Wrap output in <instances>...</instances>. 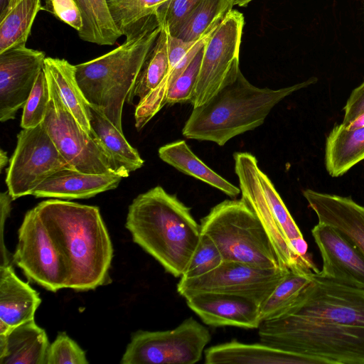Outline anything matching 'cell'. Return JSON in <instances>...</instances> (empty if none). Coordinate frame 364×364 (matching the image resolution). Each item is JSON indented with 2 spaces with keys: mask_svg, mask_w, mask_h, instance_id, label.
Instances as JSON below:
<instances>
[{
  "mask_svg": "<svg viewBox=\"0 0 364 364\" xmlns=\"http://www.w3.org/2000/svg\"><path fill=\"white\" fill-rule=\"evenodd\" d=\"M257 329L259 342L320 364H364V289L314 272L297 299Z\"/></svg>",
  "mask_w": 364,
  "mask_h": 364,
  "instance_id": "obj_1",
  "label": "cell"
},
{
  "mask_svg": "<svg viewBox=\"0 0 364 364\" xmlns=\"http://www.w3.org/2000/svg\"><path fill=\"white\" fill-rule=\"evenodd\" d=\"M36 208L58 242L69 288L87 291L109 283L113 247L99 208L58 199Z\"/></svg>",
  "mask_w": 364,
  "mask_h": 364,
  "instance_id": "obj_2",
  "label": "cell"
},
{
  "mask_svg": "<svg viewBox=\"0 0 364 364\" xmlns=\"http://www.w3.org/2000/svg\"><path fill=\"white\" fill-rule=\"evenodd\" d=\"M125 226L133 241L175 277L183 276L202 235L191 208L160 186L133 200Z\"/></svg>",
  "mask_w": 364,
  "mask_h": 364,
  "instance_id": "obj_3",
  "label": "cell"
},
{
  "mask_svg": "<svg viewBox=\"0 0 364 364\" xmlns=\"http://www.w3.org/2000/svg\"><path fill=\"white\" fill-rule=\"evenodd\" d=\"M317 80L311 77L278 90L261 88L252 85L239 68L208 101L193 107L182 134L188 139L223 146L233 137L262 125L279 102Z\"/></svg>",
  "mask_w": 364,
  "mask_h": 364,
  "instance_id": "obj_4",
  "label": "cell"
},
{
  "mask_svg": "<svg viewBox=\"0 0 364 364\" xmlns=\"http://www.w3.org/2000/svg\"><path fill=\"white\" fill-rule=\"evenodd\" d=\"M161 31L156 15L149 16L124 34L119 46L75 65L77 83L90 106L122 132L124 102Z\"/></svg>",
  "mask_w": 364,
  "mask_h": 364,
  "instance_id": "obj_5",
  "label": "cell"
},
{
  "mask_svg": "<svg viewBox=\"0 0 364 364\" xmlns=\"http://www.w3.org/2000/svg\"><path fill=\"white\" fill-rule=\"evenodd\" d=\"M224 261H235L262 269H279L269 238L259 218L241 198L225 200L200 220Z\"/></svg>",
  "mask_w": 364,
  "mask_h": 364,
  "instance_id": "obj_6",
  "label": "cell"
},
{
  "mask_svg": "<svg viewBox=\"0 0 364 364\" xmlns=\"http://www.w3.org/2000/svg\"><path fill=\"white\" fill-rule=\"evenodd\" d=\"M44 72L48 81L50 100L43 124L65 161L78 171L128 177L129 174L119 168L102 143L80 125L60 97L52 77Z\"/></svg>",
  "mask_w": 364,
  "mask_h": 364,
  "instance_id": "obj_7",
  "label": "cell"
},
{
  "mask_svg": "<svg viewBox=\"0 0 364 364\" xmlns=\"http://www.w3.org/2000/svg\"><path fill=\"white\" fill-rule=\"evenodd\" d=\"M12 261L29 280L48 291L69 288L70 276L58 242L36 207L26 213L19 228Z\"/></svg>",
  "mask_w": 364,
  "mask_h": 364,
  "instance_id": "obj_8",
  "label": "cell"
},
{
  "mask_svg": "<svg viewBox=\"0 0 364 364\" xmlns=\"http://www.w3.org/2000/svg\"><path fill=\"white\" fill-rule=\"evenodd\" d=\"M210 339L208 329L189 317L172 330L136 332L120 363L193 364L200 360Z\"/></svg>",
  "mask_w": 364,
  "mask_h": 364,
  "instance_id": "obj_9",
  "label": "cell"
},
{
  "mask_svg": "<svg viewBox=\"0 0 364 364\" xmlns=\"http://www.w3.org/2000/svg\"><path fill=\"white\" fill-rule=\"evenodd\" d=\"M73 169L61 155L46 130L38 126L22 129L9 159L6 183L14 200L32 195L45 179L58 171Z\"/></svg>",
  "mask_w": 364,
  "mask_h": 364,
  "instance_id": "obj_10",
  "label": "cell"
},
{
  "mask_svg": "<svg viewBox=\"0 0 364 364\" xmlns=\"http://www.w3.org/2000/svg\"><path fill=\"white\" fill-rule=\"evenodd\" d=\"M288 271L223 261L203 276L181 277L177 291L185 299L200 293L234 294L252 299L262 305Z\"/></svg>",
  "mask_w": 364,
  "mask_h": 364,
  "instance_id": "obj_11",
  "label": "cell"
},
{
  "mask_svg": "<svg viewBox=\"0 0 364 364\" xmlns=\"http://www.w3.org/2000/svg\"><path fill=\"white\" fill-rule=\"evenodd\" d=\"M243 14L230 10L206 42L195 88L193 107L208 101L239 69Z\"/></svg>",
  "mask_w": 364,
  "mask_h": 364,
  "instance_id": "obj_12",
  "label": "cell"
},
{
  "mask_svg": "<svg viewBox=\"0 0 364 364\" xmlns=\"http://www.w3.org/2000/svg\"><path fill=\"white\" fill-rule=\"evenodd\" d=\"M233 157L235 171L242 193L241 198L261 222L272 243L280 269L318 272L319 269L310 256L301 257L294 251L277 225L259 179V168L255 156L247 152H236Z\"/></svg>",
  "mask_w": 364,
  "mask_h": 364,
  "instance_id": "obj_13",
  "label": "cell"
},
{
  "mask_svg": "<svg viewBox=\"0 0 364 364\" xmlns=\"http://www.w3.org/2000/svg\"><path fill=\"white\" fill-rule=\"evenodd\" d=\"M42 51L26 46L0 53V121L14 119L23 108L46 59Z\"/></svg>",
  "mask_w": 364,
  "mask_h": 364,
  "instance_id": "obj_14",
  "label": "cell"
},
{
  "mask_svg": "<svg viewBox=\"0 0 364 364\" xmlns=\"http://www.w3.org/2000/svg\"><path fill=\"white\" fill-rule=\"evenodd\" d=\"M322 259L318 275L364 289V255L333 227L318 223L311 230Z\"/></svg>",
  "mask_w": 364,
  "mask_h": 364,
  "instance_id": "obj_15",
  "label": "cell"
},
{
  "mask_svg": "<svg viewBox=\"0 0 364 364\" xmlns=\"http://www.w3.org/2000/svg\"><path fill=\"white\" fill-rule=\"evenodd\" d=\"M188 306L206 325L258 328L260 306L256 301L238 295L200 293L186 298Z\"/></svg>",
  "mask_w": 364,
  "mask_h": 364,
  "instance_id": "obj_16",
  "label": "cell"
},
{
  "mask_svg": "<svg viewBox=\"0 0 364 364\" xmlns=\"http://www.w3.org/2000/svg\"><path fill=\"white\" fill-rule=\"evenodd\" d=\"M303 195L318 223L337 230L364 255V206L350 197L311 189L304 191Z\"/></svg>",
  "mask_w": 364,
  "mask_h": 364,
  "instance_id": "obj_17",
  "label": "cell"
},
{
  "mask_svg": "<svg viewBox=\"0 0 364 364\" xmlns=\"http://www.w3.org/2000/svg\"><path fill=\"white\" fill-rule=\"evenodd\" d=\"M124 177L114 173H88L62 169L45 179L33 192L36 198H88L116 188Z\"/></svg>",
  "mask_w": 364,
  "mask_h": 364,
  "instance_id": "obj_18",
  "label": "cell"
},
{
  "mask_svg": "<svg viewBox=\"0 0 364 364\" xmlns=\"http://www.w3.org/2000/svg\"><path fill=\"white\" fill-rule=\"evenodd\" d=\"M38 293L19 279L11 264L0 265V334L34 319Z\"/></svg>",
  "mask_w": 364,
  "mask_h": 364,
  "instance_id": "obj_19",
  "label": "cell"
},
{
  "mask_svg": "<svg viewBox=\"0 0 364 364\" xmlns=\"http://www.w3.org/2000/svg\"><path fill=\"white\" fill-rule=\"evenodd\" d=\"M205 363L320 364L311 358L293 353L259 342L247 344L232 340L207 348Z\"/></svg>",
  "mask_w": 364,
  "mask_h": 364,
  "instance_id": "obj_20",
  "label": "cell"
},
{
  "mask_svg": "<svg viewBox=\"0 0 364 364\" xmlns=\"http://www.w3.org/2000/svg\"><path fill=\"white\" fill-rule=\"evenodd\" d=\"M50 344L45 330L28 321L0 334V364H46Z\"/></svg>",
  "mask_w": 364,
  "mask_h": 364,
  "instance_id": "obj_21",
  "label": "cell"
},
{
  "mask_svg": "<svg viewBox=\"0 0 364 364\" xmlns=\"http://www.w3.org/2000/svg\"><path fill=\"white\" fill-rule=\"evenodd\" d=\"M364 160V127L349 129L336 125L326 137L325 166L332 177H339Z\"/></svg>",
  "mask_w": 364,
  "mask_h": 364,
  "instance_id": "obj_22",
  "label": "cell"
},
{
  "mask_svg": "<svg viewBox=\"0 0 364 364\" xmlns=\"http://www.w3.org/2000/svg\"><path fill=\"white\" fill-rule=\"evenodd\" d=\"M160 159L179 171L218 189L228 196L235 197L240 188L230 183L203 163L191 151L184 140L173 141L159 148Z\"/></svg>",
  "mask_w": 364,
  "mask_h": 364,
  "instance_id": "obj_23",
  "label": "cell"
},
{
  "mask_svg": "<svg viewBox=\"0 0 364 364\" xmlns=\"http://www.w3.org/2000/svg\"><path fill=\"white\" fill-rule=\"evenodd\" d=\"M43 69L52 77L60 97L75 119L91 134L90 105L77 83L75 65L65 59L48 57Z\"/></svg>",
  "mask_w": 364,
  "mask_h": 364,
  "instance_id": "obj_24",
  "label": "cell"
},
{
  "mask_svg": "<svg viewBox=\"0 0 364 364\" xmlns=\"http://www.w3.org/2000/svg\"><path fill=\"white\" fill-rule=\"evenodd\" d=\"M91 134L96 137L123 171L130 173L144 163L139 152L101 112L90 107Z\"/></svg>",
  "mask_w": 364,
  "mask_h": 364,
  "instance_id": "obj_25",
  "label": "cell"
},
{
  "mask_svg": "<svg viewBox=\"0 0 364 364\" xmlns=\"http://www.w3.org/2000/svg\"><path fill=\"white\" fill-rule=\"evenodd\" d=\"M80 8L83 27L77 32L84 41L100 46H112L122 33L116 26L107 0H75Z\"/></svg>",
  "mask_w": 364,
  "mask_h": 364,
  "instance_id": "obj_26",
  "label": "cell"
},
{
  "mask_svg": "<svg viewBox=\"0 0 364 364\" xmlns=\"http://www.w3.org/2000/svg\"><path fill=\"white\" fill-rule=\"evenodd\" d=\"M44 10L41 0H21L0 15V53L26 46L37 14Z\"/></svg>",
  "mask_w": 364,
  "mask_h": 364,
  "instance_id": "obj_27",
  "label": "cell"
},
{
  "mask_svg": "<svg viewBox=\"0 0 364 364\" xmlns=\"http://www.w3.org/2000/svg\"><path fill=\"white\" fill-rule=\"evenodd\" d=\"M167 39V31L161 26V31L154 42L127 98L129 103L136 97L139 98V102L141 101L154 91L166 76L169 70Z\"/></svg>",
  "mask_w": 364,
  "mask_h": 364,
  "instance_id": "obj_28",
  "label": "cell"
},
{
  "mask_svg": "<svg viewBox=\"0 0 364 364\" xmlns=\"http://www.w3.org/2000/svg\"><path fill=\"white\" fill-rule=\"evenodd\" d=\"M314 272L289 270L261 305V322L277 318L287 310L310 283Z\"/></svg>",
  "mask_w": 364,
  "mask_h": 364,
  "instance_id": "obj_29",
  "label": "cell"
},
{
  "mask_svg": "<svg viewBox=\"0 0 364 364\" xmlns=\"http://www.w3.org/2000/svg\"><path fill=\"white\" fill-rule=\"evenodd\" d=\"M232 7V0H202L173 36L196 41L219 26Z\"/></svg>",
  "mask_w": 364,
  "mask_h": 364,
  "instance_id": "obj_30",
  "label": "cell"
},
{
  "mask_svg": "<svg viewBox=\"0 0 364 364\" xmlns=\"http://www.w3.org/2000/svg\"><path fill=\"white\" fill-rule=\"evenodd\" d=\"M168 0H107L112 18L122 35L143 18L154 14Z\"/></svg>",
  "mask_w": 364,
  "mask_h": 364,
  "instance_id": "obj_31",
  "label": "cell"
},
{
  "mask_svg": "<svg viewBox=\"0 0 364 364\" xmlns=\"http://www.w3.org/2000/svg\"><path fill=\"white\" fill-rule=\"evenodd\" d=\"M258 176L262 190L272 211L274 219L290 245L292 240L303 237L301 230L289 212L270 178L260 168L258 170Z\"/></svg>",
  "mask_w": 364,
  "mask_h": 364,
  "instance_id": "obj_32",
  "label": "cell"
},
{
  "mask_svg": "<svg viewBox=\"0 0 364 364\" xmlns=\"http://www.w3.org/2000/svg\"><path fill=\"white\" fill-rule=\"evenodd\" d=\"M50 100V88L44 69L38 74L31 94L23 107L21 127L33 128L45 118Z\"/></svg>",
  "mask_w": 364,
  "mask_h": 364,
  "instance_id": "obj_33",
  "label": "cell"
},
{
  "mask_svg": "<svg viewBox=\"0 0 364 364\" xmlns=\"http://www.w3.org/2000/svg\"><path fill=\"white\" fill-rule=\"evenodd\" d=\"M223 256L213 241L202 234L200 242L184 272L183 278H196L203 276L223 262Z\"/></svg>",
  "mask_w": 364,
  "mask_h": 364,
  "instance_id": "obj_34",
  "label": "cell"
},
{
  "mask_svg": "<svg viewBox=\"0 0 364 364\" xmlns=\"http://www.w3.org/2000/svg\"><path fill=\"white\" fill-rule=\"evenodd\" d=\"M204 46L198 51L187 68L169 86L166 96V105L192 104Z\"/></svg>",
  "mask_w": 364,
  "mask_h": 364,
  "instance_id": "obj_35",
  "label": "cell"
},
{
  "mask_svg": "<svg viewBox=\"0 0 364 364\" xmlns=\"http://www.w3.org/2000/svg\"><path fill=\"white\" fill-rule=\"evenodd\" d=\"M202 0H168L156 10L161 26L173 36Z\"/></svg>",
  "mask_w": 364,
  "mask_h": 364,
  "instance_id": "obj_36",
  "label": "cell"
},
{
  "mask_svg": "<svg viewBox=\"0 0 364 364\" xmlns=\"http://www.w3.org/2000/svg\"><path fill=\"white\" fill-rule=\"evenodd\" d=\"M85 352L65 332L58 333L50 344L46 364H87Z\"/></svg>",
  "mask_w": 364,
  "mask_h": 364,
  "instance_id": "obj_37",
  "label": "cell"
},
{
  "mask_svg": "<svg viewBox=\"0 0 364 364\" xmlns=\"http://www.w3.org/2000/svg\"><path fill=\"white\" fill-rule=\"evenodd\" d=\"M46 10L77 32L83 27L82 15L75 0H46Z\"/></svg>",
  "mask_w": 364,
  "mask_h": 364,
  "instance_id": "obj_38",
  "label": "cell"
},
{
  "mask_svg": "<svg viewBox=\"0 0 364 364\" xmlns=\"http://www.w3.org/2000/svg\"><path fill=\"white\" fill-rule=\"evenodd\" d=\"M217 27H215V28H217ZM214 28H213V29H214ZM167 35H168L167 51H168V64H169V70H168V72H169L176 66V65L185 57V55L198 43V41L204 36L201 38H200L196 41L187 42V41H184L181 40L180 38H178L176 37L171 36L168 33V31H167Z\"/></svg>",
  "mask_w": 364,
  "mask_h": 364,
  "instance_id": "obj_39",
  "label": "cell"
},
{
  "mask_svg": "<svg viewBox=\"0 0 364 364\" xmlns=\"http://www.w3.org/2000/svg\"><path fill=\"white\" fill-rule=\"evenodd\" d=\"M344 115L341 124L346 126L364 114V81L350 93L343 107Z\"/></svg>",
  "mask_w": 364,
  "mask_h": 364,
  "instance_id": "obj_40",
  "label": "cell"
},
{
  "mask_svg": "<svg viewBox=\"0 0 364 364\" xmlns=\"http://www.w3.org/2000/svg\"><path fill=\"white\" fill-rule=\"evenodd\" d=\"M14 200L9 191L1 192L0 195L1 206V241H4V228L6 218L11 210V202Z\"/></svg>",
  "mask_w": 364,
  "mask_h": 364,
  "instance_id": "obj_41",
  "label": "cell"
},
{
  "mask_svg": "<svg viewBox=\"0 0 364 364\" xmlns=\"http://www.w3.org/2000/svg\"><path fill=\"white\" fill-rule=\"evenodd\" d=\"M343 125V124H342ZM344 126V125H343ZM347 129H353L364 127V114H361L348 124L344 126Z\"/></svg>",
  "mask_w": 364,
  "mask_h": 364,
  "instance_id": "obj_42",
  "label": "cell"
},
{
  "mask_svg": "<svg viewBox=\"0 0 364 364\" xmlns=\"http://www.w3.org/2000/svg\"><path fill=\"white\" fill-rule=\"evenodd\" d=\"M9 162V159L7 156V153L3 149L0 150V169L1 171L4 166Z\"/></svg>",
  "mask_w": 364,
  "mask_h": 364,
  "instance_id": "obj_43",
  "label": "cell"
},
{
  "mask_svg": "<svg viewBox=\"0 0 364 364\" xmlns=\"http://www.w3.org/2000/svg\"><path fill=\"white\" fill-rule=\"evenodd\" d=\"M21 0H9L8 4H7L6 9L1 14H0V15L9 11L11 8H13L15 5H16Z\"/></svg>",
  "mask_w": 364,
  "mask_h": 364,
  "instance_id": "obj_44",
  "label": "cell"
},
{
  "mask_svg": "<svg viewBox=\"0 0 364 364\" xmlns=\"http://www.w3.org/2000/svg\"><path fill=\"white\" fill-rule=\"evenodd\" d=\"M252 0H232V6L237 5L239 6H245Z\"/></svg>",
  "mask_w": 364,
  "mask_h": 364,
  "instance_id": "obj_45",
  "label": "cell"
},
{
  "mask_svg": "<svg viewBox=\"0 0 364 364\" xmlns=\"http://www.w3.org/2000/svg\"><path fill=\"white\" fill-rule=\"evenodd\" d=\"M9 0H0V14H1L6 9Z\"/></svg>",
  "mask_w": 364,
  "mask_h": 364,
  "instance_id": "obj_46",
  "label": "cell"
}]
</instances>
